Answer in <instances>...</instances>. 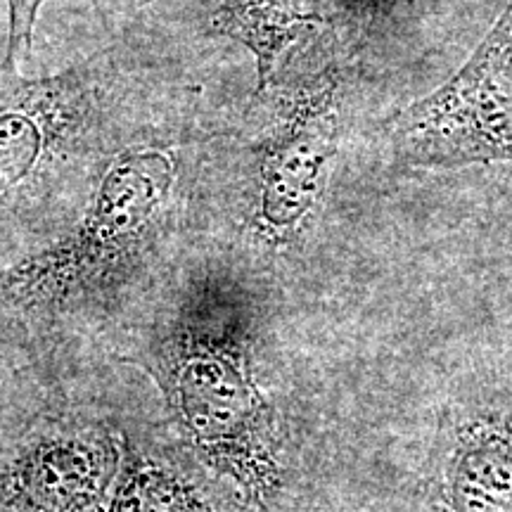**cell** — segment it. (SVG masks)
Masks as SVG:
<instances>
[{
  "mask_svg": "<svg viewBox=\"0 0 512 512\" xmlns=\"http://www.w3.org/2000/svg\"><path fill=\"white\" fill-rule=\"evenodd\" d=\"M171 185L174 164L162 152H124L102 176L81 226L12 268L5 294L24 306H55L105 287L145 247Z\"/></svg>",
  "mask_w": 512,
  "mask_h": 512,
  "instance_id": "obj_1",
  "label": "cell"
},
{
  "mask_svg": "<svg viewBox=\"0 0 512 512\" xmlns=\"http://www.w3.org/2000/svg\"><path fill=\"white\" fill-rule=\"evenodd\" d=\"M387 136L408 166L512 164V0L451 79L394 114Z\"/></svg>",
  "mask_w": 512,
  "mask_h": 512,
  "instance_id": "obj_2",
  "label": "cell"
},
{
  "mask_svg": "<svg viewBox=\"0 0 512 512\" xmlns=\"http://www.w3.org/2000/svg\"><path fill=\"white\" fill-rule=\"evenodd\" d=\"M169 384L178 411L197 441L223 460L259 470L268 456L271 418L245 370L235 339L209 335L200 325L169 344Z\"/></svg>",
  "mask_w": 512,
  "mask_h": 512,
  "instance_id": "obj_3",
  "label": "cell"
},
{
  "mask_svg": "<svg viewBox=\"0 0 512 512\" xmlns=\"http://www.w3.org/2000/svg\"><path fill=\"white\" fill-rule=\"evenodd\" d=\"M432 512H512V392H472L444 415Z\"/></svg>",
  "mask_w": 512,
  "mask_h": 512,
  "instance_id": "obj_4",
  "label": "cell"
},
{
  "mask_svg": "<svg viewBox=\"0 0 512 512\" xmlns=\"http://www.w3.org/2000/svg\"><path fill=\"white\" fill-rule=\"evenodd\" d=\"M335 86L306 93L261 152V221L292 233L320 190L325 164L337 152Z\"/></svg>",
  "mask_w": 512,
  "mask_h": 512,
  "instance_id": "obj_5",
  "label": "cell"
},
{
  "mask_svg": "<svg viewBox=\"0 0 512 512\" xmlns=\"http://www.w3.org/2000/svg\"><path fill=\"white\" fill-rule=\"evenodd\" d=\"M0 88V209L36 176L57 133V102L62 86L17 81L10 67Z\"/></svg>",
  "mask_w": 512,
  "mask_h": 512,
  "instance_id": "obj_6",
  "label": "cell"
},
{
  "mask_svg": "<svg viewBox=\"0 0 512 512\" xmlns=\"http://www.w3.org/2000/svg\"><path fill=\"white\" fill-rule=\"evenodd\" d=\"M302 19L297 0H226L219 27L245 43L259 60V91H264L275 57L292 38L294 24Z\"/></svg>",
  "mask_w": 512,
  "mask_h": 512,
  "instance_id": "obj_7",
  "label": "cell"
},
{
  "mask_svg": "<svg viewBox=\"0 0 512 512\" xmlns=\"http://www.w3.org/2000/svg\"><path fill=\"white\" fill-rule=\"evenodd\" d=\"M41 5L43 0H8L10 36H8V57H5L3 67L15 69L17 55L31 48V36H34V24H36Z\"/></svg>",
  "mask_w": 512,
  "mask_h": 512,
  "instance_id": "obj_8",
  "label": "cell"
}]
</instances>
